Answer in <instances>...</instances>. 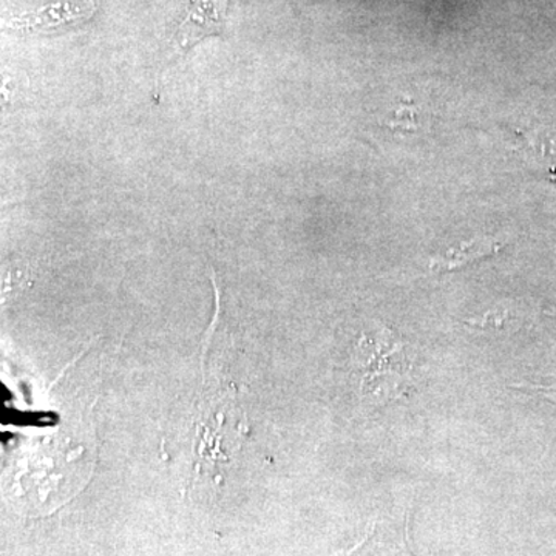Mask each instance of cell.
<instances>
[{
	"label": "cell",
	"mask_w": 556,
	"mask_h": 556,
	"mask_svg": "<svg viewBox=\"0 0 556 556\" xmlns=\"http://www.w3.org/2000/svg\"><path fill=\"white\" fill-rule=\"evenodd\" d=\"M361 361L362 396L383 404L407 394L412 383L407 369L405 346L394 338L390 329L383 328L375 338H362L358 343Z\"/></svg>",
	"instance_id": "obj_1"
},
{
	"label": "cell",
	"mask_w": 556,
	"mask_h": 556,
	"mask_svg": "<svg viewBox=\"0 0 556 556\" xmlns=\"http://www.w3.org/2000/svg\"><path fill=\"white\" fill-rule=\"evenodd\" d=\"M229 0H190L188 16L175 35L178 51L192 49L207 36L223 33Z\"/></svg>",
	"instance_id": "obj_2"
},
{
	"label": "cell",
	"mask_w": 556,
	"mask_h": 556,
	"mask_svg": "<svg viewBox=\"0 0 556 556\" xmlns=\"http://www.w3.org/2000/svg\"><path fill=\"white\" fill-rule=\"evenodd\" d=\"M94 3H54L11 20L7 28L17 33H47L78 25L94 14Z\"/></svg>",
	"instance_id": "obj_3"
},
{
	"label": "cell",
	"mask_w": 556,
	"mask_h": 556,
	"mask_svg": "<svg viewBox=\"0 0 556 556\" xmlns=\"http://www.w3.org/2000/svg\"><path fill=\"white\" fill-rule=\"evenodd\" d=\"M504 243L493 239H473L459 248L450 249L444 255H438L431 260L430 269L434 273H448L470 266L485 257H492L503 249Z\"/></svg>",
	"instance_id": "obj_4"
}]
</instances>
